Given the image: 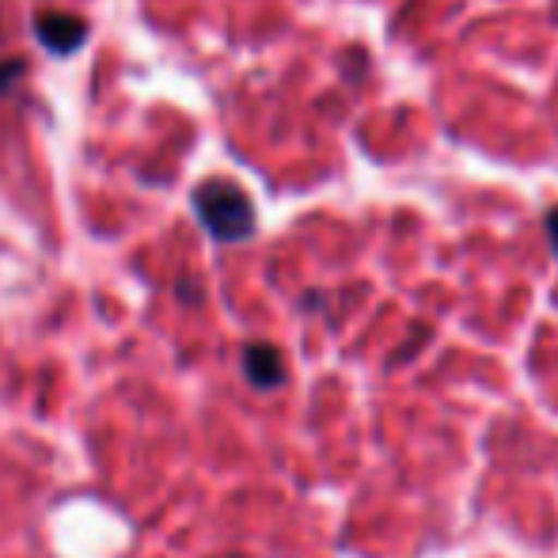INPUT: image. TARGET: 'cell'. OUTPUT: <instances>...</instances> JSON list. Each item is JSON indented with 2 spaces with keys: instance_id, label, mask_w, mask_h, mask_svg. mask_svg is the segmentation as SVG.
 <instances>
[{
  "instance_id": "5b68a950",
  "label": "cell",
  "mask_w": 558,
  "mask_h": 558,
  "mask_svg": "<svg viewBox=\"0 0 558 558\" xmlns=\"http://www.w3.org/2000/svg\"><path fill=\"white\" fill-rule=\"evenodd\" d=\"M547 240H551V251L558 255V206L547 214Z\"/></svg>"
},
{
  "instance_id": "3957f363",
  "label": "cell",
  "mask_w": 558,
  "mask_h": 558,
  "mask_svg": "<svg viewBox=\"0 0 558 558\" xmlns=\"http://www.w3.org/2000/svg\"><path fill=\"white\" fill-rule=\"evenodd\" d=\"M243 376H247L255 388L270 391L286 380V361H281V353L274 350V345L251 342L247 350H243Z\"/></svg>"
},
{
  "instance_id": "6da1fadb",
  "label": "cell",
  "mask_w": 558,
  "mask_h": 558,
  "mask_svg": "<svg viewBox=\"0 0 558 558\" xmlns=\"http://www.w3.org/2000/svg\"><path fill=\"white\" fill-rule=\"evenodd\" d=\"M194 214L217 243H243L255 235V206L232 179H206L191 194Z\"/></svg>"
},
{
  "instance_id": "7a4b0ae2",
  "label": "cell",
  "mask_w": 558,
  "mask_h": 558,
  "mask_svg": "<svg viewBox=\"0 0 558 558\" xmlns=\"http://www.w3.org/2000/svg\"><path fill=\"white\" fill-rule=\"evenodd\" d=\"M35 38L58 58H73L88 43V23L69 12H38L35 15Z\"/></svg>"
},
{
  "instance_id": "277c9868",
  "label": "cell",
  "mask_w": 558,
  "mask_h": 558,
  "mask_svg": "<svg viewBox=\"0 0 558 558\" xmlns=\"http://www.w3.org/2000/svg\"><path fill=\"white\" fill-rule=\"evenodd\" d=\"M23 73H27V65H23L20 58L0 61V96H8V92L15 88V81H23Z\"/></svg>"
}]
</instances>
